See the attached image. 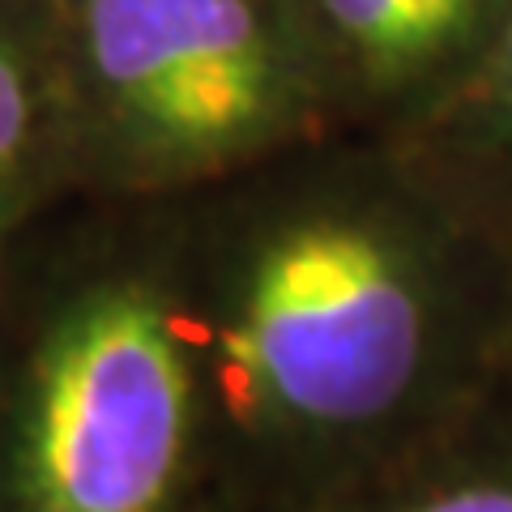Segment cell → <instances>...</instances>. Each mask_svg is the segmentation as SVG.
<instances>
[{
  "label": "cell",
  "mask_w": 512,
  "mask_h": 512,
  "mask_svg": "<svg viewBox=\"0 0 512 512\" xmlns=\"http://www.w3.org/2000/svg\"><path fill=\"white\" fill-rule=\"evenodd\" d=\"M30 235H35V231H30ZM30 235L9 239V244H0V372H5L9 342H13V325H18V308H22Z\"/></svg>",
  "instance_id": "obj_8"
},
{
  "label": "cell",
  "mask_w": 512,
  "mask_h": 512,
  "mask_svg": "<svg viewBox=\"0 0 512 512\" xmlns=\"http://www.w3.org/2000/svg\"><path fill=\"white\" fill-rule=\"evenodd\" d=\"M77 201L60 77V5L0 0V244Z\"/></svg>",
  "instance_id": "obj_5"
},
{
  "label": "cell",
  "mask_w": 512,
  "mask_h": 512,
  "mask_svg": "<svg viewBox=\"0 0 512 512\" xmlns=\"http://www.w3.org/2000/svg\"><path fill=\"white\" fill-rule=\"evenodd\" d=\"M197 512H235V508H227V504H214V500H205Z\"/></svg>",
  "instance_id": "obj_10"
},
{
  "label": "cell",
  "mask_w": 512,
  "mask_h": 512,
  "mask_svg": "<svg viewBox=\"0 0 512 512\" xmlns=\"http://www.w3.org/2000/svg\"><path fill=\"white\" fill-rule=\"evenodd\" d=\"M154 210L214 504L308 512L495 389L512 239L410 141L329 133Z\"/></svg>",
  "instance_id": "obj_1"
},
{
  "label": "cell",
  "mask_w": 512,
  "mask_h": 512,
  "mask_svg": "<svg viewBox=\"0 0 512 512\" xmlns=\"http://www.w3.org/2000/svg\"><path fill=\"white\" fill-rule=\"evenodd\" d=\"M512 0H286L342 133L406 137L470 77Z\"/></svg>",
  "instance_id": "obj_4"
},
{
  "label": "cell",
  "mask_w": 512,
  "mask_h": 512,
  "mask_svg": "<svg viewBox=\"0 0 512 512\" xmlns=\"http://www.w3.org/2000/svg\"><path fill=\"white\" fill-rule=\"evenodd\" d=\"M495 384L512 397V303H508V325H504V342H500V372H495Z\"/></svg>",
  "instance_id": "obj_9"
},
{
  "label": "cell",
  "mask_w": 512,
  "mask_h": 512,
  "mask_svg": "<svg viewBox=\"0 0 512 512\" xmlns=\"http://www.w3.org/2000/svg\"><path fill=\"white\" fill-rule=\"evenodd\" d=\"M308 512H512V397L495 384L402 457Z\"/></svg>",
  "instance_id": "obj_6"
},
{
  "label": "cell",
  "mask_w": 512,
  "mask_h": 512,
  "mask_svg": "<svg viewBox=\"0 0 512 512\" xmlns=\"http://www.w3.org/2000/svg\"><path fill=\"white\" fill-rule=\"evenodd\" d=\"M402 141L427 154L512 239V5L466 82Z\"/></svg>",
  "instance_id": "obj_7"
},
{
  "label": "cell",
  "mask_w": 512,
  "mask_h": 512,
  "mask_svg": "<svg viewBox=\"0 0 512 512\" xmlns=\"http://www.w3.org/2000/svg\"><path fill=\"white\" fill-rule=\"evenodd\" d=\"M205 414L154 205L30 235L0 372V512H197Z\"/></svg>",
  "instance_id": "obj_2"
},
{
  "label": "cell",
  "mask_w": 512,
  "mask_h": 512,
  "mask_svg": "<svg viewBox=\"0 0 512 512\" xmlns=\"http://www.w3.org/2000/svg\"><path fill=\"white\" fill-rule=\"evenodd\" d=\"M77 201L175 205L342 133L286 0H56Z\"/></svg>",
  "instance_id": "obj_3"
}]
</instances>
